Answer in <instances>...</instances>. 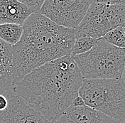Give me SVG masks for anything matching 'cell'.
Masks as SVG:
<instances>
[{
  "label": "cell",
  "mask_w": 125,
  "mask_h": 123,
  "mask_svg": "<svg viewBox=\"0 0 125 123\" xmlns=\"http://www.w3.org/2000/svg\"><path fill=\"white\" fill-rule=\"evenodd\" d=\"M119 123H125V115L119 121Z\"/></svg>",
  "instance_id": "d6986e66"
},
{
  "label": "cell",
  "mask_w": 125,
  "mask_h": 123,
  "mask_svg": "<svg viewBox=\"0 0 125 123\" xmlns=\"http://www.w3.org/2000/svg\"><path fill=\"white\" fill-rule=\"evenodd\" d=\"M30 9L33 13H38L45 0H17Z\"/></svg>",
  "instance_id": "5bb4252c"
},
{
  "label": "cell",
  "mask_w": 125,
  "mask_h": 123,
  "mask_svg": "<svg viewBox=\"0 0 125 123\" xmlns=\"http://www.w3.org/2000/svg\"><path fill=\"white\" fill-rule=\"evenodd\" d=\"M92 2L93 0H45L39 13L62 26L75 29Z\"/></svg>",
  "instance_id": "8992f818"
},
{
  "label": "cell",
  "mask_w": 125,
  "mask_h": 123,
  "mask_svg": "<svg viewBox=\"0 0 125 123\" xmlns=\"http://www.w3.org/2000/svg\"><path fill=\"white\" fill-rule=\"evenodd\" d=\"M53 123H119L109 116L87 105L72 104Z\"/></svg>",
  "instance_id": "ba28073f"
},
{
  "label": "cell",
  "mask_w": 125,
  "mask_h": 123,
  "mask_svg": "<svg viewBox=\"0 0 125 123\" xmlns=\"http://www.w3.org/2000/svg\"><path fill=\"white\" fill-rule=\"evenodd\" d=\"M83 81L73 56H65L33 70L11 90L53 123L78 96Z\"/></svg>",
  "instance_id": "6da1fadb"
},
{
  "label": "cell",
  "mask_w": 125,
  "mask_h": 123,
  "mask_svg": "<svg viewBox=\"0 0 125 123\" xmlns=\"http://www.w3.org/2000/svg\"><path fill=\"white\" fill-rule=\"evenodd\" d=\"M93 1L106 4H125V0H93Z\"/></svg>",
  "instance_id": "9a60e30c"
},
{
  "label": "cell",
  "mask_w": 125,
  "mask_h": 123,
  "mask_svg": "<svg viewBox=\"0 0 125 123\" xmlns=\"http://www.w3.org/2000/svg\"><path fill=\"white\" fill-rule=\"evenodd\" d=\"M11 46L0 39V93L13 86V58Z\"/></svg>",
  "instance_id": "30bf717a"
},
{
  "label": "cell",
  "mask_w": 125,
  "mask_h": 123,
  "mask_svg": "<svg viewBox=\"0 0 125 123\" xmlns=\"http://www.w3.org/2000/svg\"><path fill=\"white\" fill-rule=\"evenodd\" d=\"M33 14L30 9L17 0H0V23H16L23 26Z\"/></svg>",
  "instance_id": "9c48e42d"
},
{
  "label": "cell",
  "mask_w": 125,
  "mask_h": 123,
  "mask_svg": "<svg viewBox=\"0 0 125 123\" xmlns=\"http://www.w3.org/2000/svg\"><path fill=\"white\" fill-rule=\"evenodd\" d=\"M20 41L11 46L13 85L33 70L53 60L70 56L74 29L55 23L46 16L33 13L23 24Z\"/></svg>",
  "instance_id": "7a4b0ae2"
},
{
  "label": "cell",
  "mask_w": 125,
  "mask_h": 123,
  "mask_svg": "<svg viewBox=\"0 0 125 123\" xmlns=\"http://www.w3.org/2000/svg\"><path fill=\"white\" fill-rule=\"evenodd\" d=\"M7 98L8 105L0 111V123H51L40 112L31 108L11 88L3 92Z\"/></svg>",
  "instance_id": "52a82bcc"
},
{
  "label": "cell",
  "mask_w": 125,
  "mask_h": 123,
  "mask_svg": "<svg viewBox=\"0 0 125 123\" xmlns=\"http://www.w3.org/2000/svg\"><path fill=\"white\" fill-rule=\"evenodd\" d=\"M23 26L16 23H0V39L13 46L16 45L23 34Z\"/></svg>",
  "instance_id": "8fae6325"
},
{
  "label": "cell",
  "mask_w": 125,
  "mask_h": 123,
  "mask_svg": "<svg viewBox=\"0 0 125 123\" xmlns=\"http://www.w3.org/2000/svg\"><path fill=\"white\" fill-rule=\"evenodd\" d=\"M72 105H74V106H83L85 105V102L83 99L78 95V96L73 100V102H72Z\"/></svg>",
  "instance_id": "e0dca14e"
},
{
  "label": "cell",
  "mask_w": 125,
  "mask_h": 123,
  "mask_svg": "<svg viewBox=\"0 0 125 123\" xmlns=\"http://www.w3.org/2000/svg\"><path fill=\"white\" fill-rule=\"evenodd\" d=\"M98 39L90 36H80L75 38L71 48V56L85 54L93 48Z\"/></svg>",
  "instance_id": "7c38bea8"
},
{
  "label": "cell",
  "mask_w": 125,
  "mask_h": 123,
  "mask_svg": "<svg viewBox=\"0 0 125 123\" xmlns=\"http://www.w3.org/2000/svg\"><path fill=\"white\" fill-rule=\"evenodd\" d=\"M78 95L86 105L119 121L125 115V83L121 79H83Z\"/></svg>",
  "instance_id": "277c9868"
},
{
  "label": "cell",
  "mask_w": 125,
  "mask_h": 123,
  "mask_svg": "<svg viewBox=\"0 0 125 123\" xmlns=\"http://www.w3.org/2000/svg\"><path fill=\"white\" fill-rule=\"evenodd\" d=\"M124 29H125V26H124Z\"/></svg>",
  "instance_id": "ffe728a7"
},
{
  "label": "cell",
  "mask_w": 125,
  "mask_h": 123,
  "mask_svg": "<svg viewBox=\"0 0 125 123\" xmlns=\"http://www.w3.org/2000/svg\"><path fill=\"white\" fill-rule=\"evenodd\" d=\"M102 38L118 48H125V32L124 26H118L112 29Z\"/></svg>",
  "instance_id": "4fadbf2b"
},
{
  "label": "cell",
  "mask_w": 125,
  "mask_h": 123,
  "mask_svg": "<svg viewBox=\"0 0 125 123\" xmlns=\"http://www.w3.org/2000/svg\"><path fill=\"white\" fill-rule=\"evenodd\" d=\"M125 26V4L92 2L85 15L74 29L75 39L90 36L100 39L118 26Z\"/></svg>",
  "instance_id": "5b68a950"
},
{
  "label": "cell",
  "mask_w": 125,
  "mask_h": 123,
  "mask_svg": "<svg viewBox=\"0 0 125 123\" xmlns=\"http://www.w3.org/2000/svg\"><path fill=\"white\" fill-rule=\"evenodd\" d=\"M121 79L124 81L125 83V66H124V69H123V71H122V77H121Z\"/></svg>",
  "instance_id": "ac0fdd59"
},
{
  "label": "cell",
  "mask_w": 125,
  "mask_h": 123,
  "mask_svg": "<svg viewBox=\"0 0 125 123\" xmlns=\"http://www.w3.org/2000/svg\"><path fill=\"white\" fill-rule=\"evenodd\" d=\"M8 105L7 98L4 93H0V111L5 110Z\"/></svg>",
  "instance_id": "2e32d148"
},
{
  "label": "cell",
  "mask_w": 125,
  "mask_h": 123,
  "mask_svg": "<svg viewBox=\"0 0 125 123\" xmlns=\"http://www.w3.org/2000/svg\"><path fill=\"white\" fill-rule=\"evenodd\" d=\"M73 58L83 79H119L125 64V48L101 37L91 50Z\"/></svg>",
  "instance_id": "3957f363"
}]
</instances>
